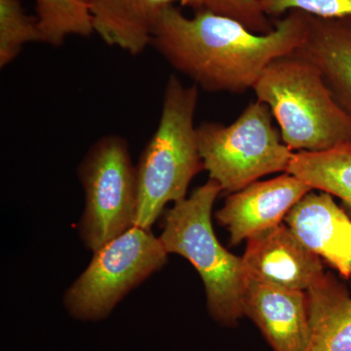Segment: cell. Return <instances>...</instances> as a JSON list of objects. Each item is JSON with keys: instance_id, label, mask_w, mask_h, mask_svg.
I'll return each mask as SVG.
<instances>
[{"instance_id": "obj_1", "label": "cell", "mask_w": 351, "mask_h": 351, "mask_svg": "<svg viewBox=\"0 0 351 351\" xmlns=\"http://www.w3.org/2000/svg\"><path fill=\"white\" fill-rule=\"evenodd\" d=\"M307 23V14L291 11L260 34L205 8L189 18L169 5L157 21L151 45L196 86L240 94L253 89L272 62L301 47Z\"/></svg>"}, {"instance_id": "obj_2", "label": "cell", "mask_w": 351, "mask_h": 351, "mask_svg": "<svg viewBox=\"0 0 351 351\" xmlns=\"http://www.w3.org/2000/svg\"><path fill=\"white\" fill-rule=\"evenodd\" d=\"M198 87L168 78L160 119L136 166V226L151 230L166 204L186 198L195 176L204 170L195 125Z\"/></svg>"}, {"instance_id": "obj_3", "label": "cell", "mask_w": 351, "mask_h": 351, "mask_svg": "<svg viewBox=\"0 0 351 351\" xmlns=\"http://www.w3.org/2000/svg\"><path fill=\"white\" fill-rule=\"evenodd\" d=\"M269 108L292 151L318 152L351 144V117L319 69L299 53L276 59L253 88Z\"/></svg>"}, {"instance_id": "obj_4", "label": "cell", "mask_w": 351, "mask_h": 351, "mask_svg": "<svg viewBox=\"0 0 351 351\" xmlns=\"http://www.w3.org/2000/svg\"><path fill=\"white\" fill-rule=\"evenodd\" d=\"M218 182L209 179L168 210L159 235L168 254H177L197 270L206 292L210 316L232 327L243 317L246 274L242 258L226 250L213 230L212 211L221 193Z\"/></svg>"}, {"instance_id": "obj_5", "label": "cell", "mask_w": 351, "mask_h": 351, "mask_svg": "<svg viewBox=\"0 0 351 351\" xmlns=\"http://www.w3.org/2000/svg\"><path fill=\"white\" fill-rule=\"evenodd\" d=\"M272 117L269 108L257 100L230 125L205 122L197 126L204 170L221 191L237 193L265 176L287 173L294 154L284 144Z\"/></svg>"}, {"instance_id": "obj_6", "label": "cell", "mask_w": 351, "mask_h": 351, "mask_svg": "<svg viewBox=\"0 0 351 351\" xmlns=\"http://www.w3.org/2000/svg\"><path fill=\"white\" fill-rule=\"evenodd\" d=\"M64 295L69 315L82 322L107 318L133 289L162 269L168 253L151 230L134 226L94 252Z\"/></svg>"}, {"instance_id": "obj_7", "label": "cell", "mask_w": 351, "mask_h": 351, "mask_svg": "<svg viewBox=\"0 0 351 351\" xmlns=\"http://www.w3.org/2000/svg\"><path fill=\"white\" fill-rule=\"evenodd\" d=\"M78 179L85 193L78 234L94 253L136 226L137 176L128 142L113 134L99 138L83 157Z\"/></svg>"}, {"instance_id": "obj_8", "label": "cell", "mask_w": 351, "mask_h": 351, "mask_svg": "<svg viewBox=\"0 0 351 351\" xmlns=\"http://www.w3.org/2000/svg\"><path fill=\"white\" fill-rule=\"evenodd\" d=\"M311 191V186L288 173L254 182L230 193L216 219L230 233V244L235 246L280 226L290 210Z\"/></svg>"}, {"instance_id": "obj_9", "label": "cell", "mask_w": 351, "mask_h": 351, "mask_svg": "<svg viewBox=\"0 0 351 351\" xmlns=\"http://www.w3.org/2000/svg\"><path fill=\"white\" fill-rule=\"evenodd\" d=\"M247 242L245 274L260 282L306 292L325 274L320 258L282 223Z\"/></svg>"}, {"instance_id": "obj_10", "label": "cell", "mask_w": 351, "mask_h": 351, "mask_svg": "<svg viewBox=\"0 0 351 351\" xmlns=\"http://www.w3.org/2000/svg\"><path fill=\"white\" fill-rule=\"evenodd\" d=\"M244 316L258 328L274 351H304L309 338L306 292L269 285L246 276Z\"/></svg>"}, {"instance_id": "obj_11", "label": "cell", "mask_w": 351, "mask_h": 351, "mask_svg": "<svg viewBox=\"0 0 351 351\" xmlns=\"http://www.w3.org/2000/svg\"><path fill=\"white\" fill-rule=\"evenodd\" d=\"M308 250L351 277V219L327 193L309 191L284 219Z\"/></svg>"}, {"instance_id": "obj_12", "label": "cell", "mask_w": 351, "mask_h": 351, "mask_svg": "<svg viewBox=\"0 0 351 351\" xmlns=\"http://www.w3.org/2000/svg\"><path fill=\"white\" fill-rule=\"evenodd\" d=\"M176 2L195 8L204 4V0H92L89 8L94 32L108 45L138 56L151 45L164 9Z\"/></svg>"}, {"instance_id": "obj_13", "label": "cell", "mask_w": 351, "mask_h": 351, "mask_svg": "<svg viewBox=\"0 0 351 351\" xmlns=\"http://www.w3.org/2000/svg\"><path fill=\"white\" fill-rule=\"evenodd\" d=\"M308 16L306 38L295 52L311 61L351 117V23Z\"/></svg>"}, {"instance_id": "obj_14", "label": "cell", "mask_w": 351, "mask_h": 351, "mask_svg": "<svg viewBox=\"0 0 351 351\" xmlns=\"http://www.w3.org/2000/svg\"><path fill=\"white\" fill-rule=\"evenodd\" d=\"M309 338L304 351H351V295L332 274L306 291Z\"/></svg>"}, {"instance_id": "obj_15", "label": "cell", "mask_w": 351, "mask_h": 351, "mask_svg": "<svg viewBox=\"0 0 351 351\" xmlns=\"http://www.w3.org/2000/svg\"><path fill=\"white\" fill-rule=\"evenodd\" d=\"M287 173L313 191L339 198L351 216V144L325 152H295Z\"/></svg>"}, {"instance_id": "obj_16", "label": "cell", "mask_w": 351, "mask_h": 351, "mask_svg": "<svg viewBox=\"0 0 351 351\" xmlns=\"http://www.w3.org/2000/svg\"><path fill=\"white\" fill-rule=\"evenodd\" d=\"M41 43L61 46L71 36L94 32L89 5L82 0H36Z\"/></svg>"}, {"instance_id": "obj_17", "label": "cell", "mask_w": 351, "mask_h": 351, "mask_svg": "<svg viewBox=\"0 0 351 351\" xmlns=\"http://www.w3.org/2000/svg\"><path fill=\"white\" fill-rule=\"evenodd\" d=\"M29 43H41L38 19L25 13L20 0H0V68L12 63Z\"/></svg>"}, {"instance_id": "obj_18", "label": "cell", "mask_w": 351, "mask_h": 351, "mask_svg": "<svg viewBox=\"0 0 351 351\" xmlns=\"http://www.w3.org/2000/svg\"><path fill=\"white\" fill-rule=\"evenodd\" d=\"M267 16L301 11L320 19L351 18V0H260Z\"/></svg>"}, {"instance_id": "obj_19", "label": "cell", "mask_w": 351, "mask_h": 351, "mask_svg": "<svg viewBox=\"0 0 351 351\" xmlns=\"http://www.w3.org/2000/svg\"><path fill=\"white\" fill-rule=\"evenodd\" d=\"M203 8L237 21L255 34L274 29L261 7L260 0H204Z\"/></svg>"}, {"instance_id": "obj_20", "label": "cell", "mask_w": 351, "mask_h": 351, "mask_svg": "<svg viewBox=\"0 0 351 351\" xmlns=\"http://www.w3.org/2000/svg\"><path fill=\"white\" fill-rule=\"evenodd\" d=\"M82 1L84 2V3H86L88 4V5H89L90 2H91L92 0H82Z\"/></svg>"}]
</instances>
